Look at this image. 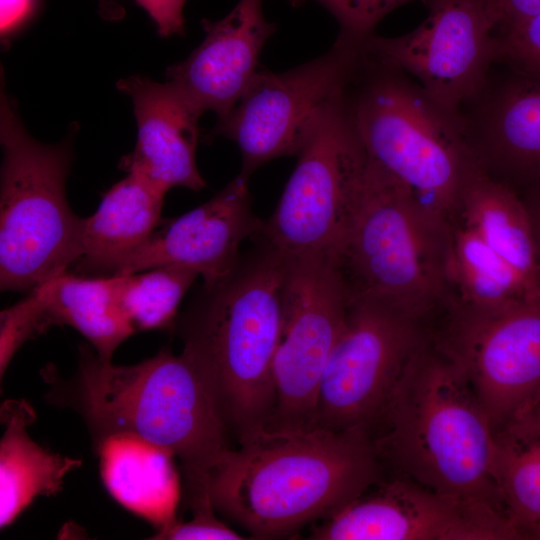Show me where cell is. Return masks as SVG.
<instances>
[{"label":"cell","instance_id":"cell-1","mask_svg":"<svg viewBox=\"0 0 540 540\" xmlns=\"http://www.w3.org/2000/svg\"><path fill=\"white\" fill-rule=\"evenodd\" d=\"M383 475L364 433L266 431L224 454L209 491L215 510L251 538L276 539L334 515Z\"/></svg>","mask_w":540,"mask_h":540},{"label":"cell","instance_id":"cell-2","mask_svg":"<svg viewBox=\"0 0 540 540\" xmlns=\"http://www.w3.org/2000/svg\"><path fill=\"white\" fill-rule=\"evenodd\" d=\"M219 283L203 287L180 322L186 354L207 382L239 444L267 431L273 363L281 341L291 256L256 236Z\"/></svg>","mask_w":540,"mask_h":540},{"label":"cell","instance_id":"cell-3","mask_svg":"<svg viewBox=\"0 0 540 540\" xmlns=\"http://www.w3.org/2000/svg\"><path fill=\"white\" fill-rule=\"evenodd\" d=\"M376 431L375 449L392 475L505 513L496 482L494 430L463 371L431 329L409 360Z\"/></svg>","mask_w":540,"mask_h":540},{"label":"cell","instance_id":"cell-4","mask_svg":"<svg viewBox=\"0 0 540 540\" xmlns=\"http://www.w3.org/2000/svg\"><path fill=\"white\" fill-rule=\"evenodd\" d=\"M76 402L101 436L135 434L181 461L191 508L212 503L210 478L230 449L227 426L191 359L162 349L132 366L113 365L81 350Z\"/></svg>","mask_w":540,"mask_h":540},{"label":"cell","instance_id":"cell-5","mask_svg":"<svg viewBox=\"0 0 540 540\" xmlns=\"http://www.w3.org/2000/svg\"><path fill=\"white\" fill-rule=\"evenodd\" d=\"M447 225L366 154L350 224L330 253L350 300H382L431 324L448 300Z\"/></svg>","mask_w":540,"mask_h":540},{"label":"cell","instance_id":"cell-6","mask_svg":"<svg viewBox=\"0 0 540 540\" xmlns=\"http://www.w3.org/2000/svg\"><path fill=\"white\" fill-rule=\"evenodd\" d=\"M358 67V66H357ZM364 77L346 107L367 156L404 184L438 220L457 214L466 166L472 157L463 115L435 101L407 74L364 44ZM348 89V88H347Z\"/></svg>","mask_w":540,"mask_h":540},{"label":"cell","instance_id":"cell-7","mask_svg":"<svg viewBox=\"0 0 540 540\" xmlns=\"http://www.w3.org/2000/svg\"><path fill=\"white\" fill-rule=\"evenodd\" d=\"M0 144V288L29 292L82 255L84 218L65 190L72 149L32 138L3 89Z\"/></svg>","mask_w":540,"mask_h":540},{"label":"cell","instance_id":"cell-8","mask_svg":"<svg viewBox=\"0 0 540 540\" xmlns=\"http://www.w3.org/2000/svg\"><path fill=\"white\" fill-rule=\"evenodd\" d=\"M432 332L463 371L496 436L539 428L540 295L493 310L448 306Z\"/></svg>","mask_w":540,"mask_h":540},{"label":"cell","instance_id":"cell-9","mask_svg":"<svg viewBox=\"0 0 540 540\" xmlns=\"http://www.w3.org/2000/svg\"><path fill=\"white\" fill-rule=\"evenodd\" d=\"M430 325L378 299L350 300L320 383L315 429L373 437Z\"/></svg>","mask_w":540,"mask_h":540},{"label":"cell","instance_id":"cell-10","mask_svg":"<svg viewBox=\"0 0 540 540\" xmlns=\"http://www.w3.org/2000/svg\"><path fill=\"white\" fill-rule=\"evenodd\" d=\"M346 92L315 121L275 211L257 234L290 256L333 252L350 224L366 153L348 117Z\"/></svg>","mask_w":540,"mask_h":540},{"label":"cell","instance_id":"cell-11","mask_svg":"<svg viewBox=\"0 0 540 540\" xmlns=\"http://www.w3.org/2000/svg\"><path fill=\"white\" fill-rule=\"evenodd\" d=\"M363 40L340 33L330 51L283 73L258 71L211 136L238 146L249 177L275 158L298 155L322 111L347 90Z\"/></svg>","mask_w":540,"mask_h":540},{"label":"cell","instance_id":"cell-12","mask_svg":"<svg viewBox=\"0 0 540 540\" xmlns=\"http://www.w3.org/2000/svg\"><path fill=\"white\" fill-rule=\"evenodd\" d=\"M349 303L329 253L291 256L283 333L273 363L275 407L267 431L315 429L320 383Z\"/></svg>","mask_w":540,"mask_h":540},{"label":"cell","instance_id":"cell-13","mask_svg":"<svg viewBox=\"0 0 540 540\" xmlns=\"http://www.w3.org/2000/svg\"><path fill=\"white\" fill-rule=\"evenodd\" d=\"M428 15L412 31L365 39L368 50L412 78L445 110L482 93L496 61L497 16L492 0H426Z\"/></svg>","mask_w":540,"mask_h":540},{"label":"cell","instance_id":"cell-14","mask_svg":"<svg viewBox=\"0 0 540 540\" xmlns=\"http://www.w3.org/2000/svg\"><path fill=\"white\" fill-rule=\"evenodd\" d=\"M314 540L522 539L489 503L438 493L399 475L383 478L334 515L312 524Z\"/></svg>","mask_w":540,"mask_h":540},{"label":"cell","instance_id":"cell-15","mask_svg":"<svg viewBox=\"0 0 540 540\" xmlns=\"http://www.w3.org/2000/svg\"><path fill=\"white\" fill-rule=\"evenodd\" d=\"M248 183L240 173L206 203L166 221L113 276L175 264L195 270L203 287L219 283L236 267L242 242L263 227L253 213Z\"/></svg>","mask_w":540,"mask_h":540},{"label":"cell","instance_id":"cell-16","mask_svg":"<svg viewBox=\"0 0 540 540\" xmlns=\"http://www.w3.org/2000/svg\"><path fill=\"white\" fill-rule=\"evenodd\" d=\"M202 43L166 71L173 84L202 113L227 115L258 72V59L275 25L262 0H239L222 19L203 20Z\"/></svg>","mask_w":540,"mask_h":540},{"label":"cell","instance_id":"cell-17","mask_svg":"<svg viewBox=\"0 0 540 540\" xmlns=\"http://www.w3.org/2000/svg\"><path fill=\"white\" fill-rule=\"evenodd\" d=\"M116 86L131 98L137 123L135 148L122 157L119 167L165 194L177 186L204 188L196 164L202 112L168 81L133 75Z\"/></svg>","mask_w":540,"mask_h":540},{"label":"cell","instance_id":"cell-18","mask_svg":"<svg viewBox=\"0 0 540 540\" xmlns=\"http://www.w3.org/2000/svg\"><path fill=\"white\" fill-rule=\"evenodd\" d=\"M466 120L476 160L520 197L540 188V75L512 70Z\"/></svg>","mask_w":540,"mask_h":540},{"label":"cell","instance_id":"cell-19","mask_svg":"<svg viewBox=\"0 0 540 540\" xmlns=\"http://www.w3.org/2000/svg\"><path fill=\"white\" fill-rule=\"evenodd\" d=\"M98 451L101 477L117 502L158 532L176 521L180 484L169 451L125 432L101 436Z\"/></svg>","mask_w":540,"mask_h":540},{"label":"cell","instance_id":"cell-20","mask_svg":"<svg viewBox=\"0 0 540 540\" xmlns=\"http://www.w3.org/2000/svg\"><path fill=\"white\" fill-rule=\"evenodd\" d=\"M165 195L131 173L114 184L96 212L84 218L83 249L76 261L77 271L113 276L156 231Z\"/></svg>","mask_w":540,"mask_h":540},{"label":"cell","instance_id":"cell-21","mask_svg":"<svg viewBox=\"0 0 540 540\" xmlns=\"http://www.w3.org/2000/svg\"><path fill=\"white\" fill-rule=\"evenodd\" d=\"M455 217L502 256L536 293L540 271L527 209L522 198L470 158Z\"/></svg>","mask_w":540,"mask_h":540},{"label":"cell","instance_id":"cell-22","mask_svg":"<svg viewBox=\"0 0 540 540\" xmlns=\"http://www.w3.org/2000/svg\"><path fill=\"white\" fill-rule=\"evenodd\" d=\"M39 331L68 325L81 333L97 356L111 361L117 347L136 331L117 298V276L81 277L67 271L35 287Z\"/></svg>","mask_w":540,"mask_h":540},{"label":"cell","instance_id":"cell-23","mask_svg":"<svg viewBox=\"0 0 540 540\" xmlns=\"http://www.w3.org/2000/svg\"><path fill=\"white\" fill-rule=\"evenodd\" d=\"M4 426L0 441V527L11 524L39 495L56 494L64 476L81 461L54 454L27 433L36 418L25 400H7L0 410Z\"/></svg>","mask_w":540,"mask_h":540},{"label":"cell","instance_id":"cell-24","mask_svg":"<svg viewBox=\"0 0 540 540\" xmlns=\"http://www.w3.org/2000/svg\"><path fill=\"white\" fill-rule=\"evenodd\" d=\"M445 281V307L493 310L540 295L458 217L447 225Z\"/></svg>","mask_w":540,"mask_h":540},{"label":"cell","instance_id":"cell-25","mask_svg":"<svg viewBox=\"0 0 540 540\" xmlns=\"http://www.w3.org/2000/svg\"><path fill=\"white\" fill-rule=\"evenodd\" d=\"M496 482L505 513L522 539L540 526V434L496 436Z\"/></svg>","mask_w":540,"mask_h":540},{"label":"cell","instance_id":"cell-26","mask_svg":"<svg viewBox=\"0 0 540 540\" xmlns=\"http://www.w3.org/2000/svg\"><path fill=\"white\" fill-rule=\"evenodd\" d=\"M198 276L195 270L175 264L117 276L119 305L135 331L167 328Z\"/></svg>","mask_w":540,"mask_h":540},{"label":"cell","instance_id":"cell-27","mask_svg":"<svg viewBox=\"0 0 540 540\" xmlns=\"http://www.w3.org/2000/svg\"><path fill=\"white\" fill-rule=\"evenodd\" d=\"M496 61L514 71L540 75V14L496 29Z\"/></svg>","mask_w":540,"mask_h":540},{"label":"cell","instance_id":"cell-28","mask_svg":"<svg viewBox=\"0 0 540 540\" xmlns=\"http://www.w3.org/2000/svg\"><path fill=\"white\" fill-rule=\"evenodd\" d=\"M338 20L341 33L357 40L370 35L375 26L397 7L414 0H316ZM426 2V0H423Z\"/></svg>","mask_w":540,"mask_h":540},{"label":"cell","instance_id":"cell-29","mask_svg":"<svg viewBox=\"0 0 540 540\" xmlns=\"http://www.w3.org/2000/svg\"><path fill=\"white\" fill-rule=\"evenodd\" d=\"M213 508L192 511L193 518L188 522H173L166 529L158 532L155 539L172 540H239L246 539L221 522L214 514Z\"/></svg>","mask_w":540,"mask_h":540},{"label":"cell","instance_id":"cell-30","mask_svg":"<svg viewBox=\"0 0 540 540\" xmlns=\"http://www.w3.org/2000/svg\"><path fill=\"white\" fill-rule=\"evenodd\" d=\"M150 16L158 34L168 37L184 30L183 7L186 0H135Z\"/></svg>","mask_w":540,"mask_h":540},{"label":"cell","instance_id":"cell-31","mask_svg":"<svg viewBox=\"0 0 540 540\" xmlns=\"http://www.w3.org/2000/svg\"><path fill=\"white\" fill-rule=\"evenodd\" d=\"M497 29L521 23L540 14V0H492Z\"/></svg>","mask_w":540,"mask_h":540},{"label":"cell","instance_id":"cell-32","mask_svg":"<svg viewBox=\"0 0 540 540\" xmlns=\"http://www.w3.org/2000/svg\"><path fill=\"white\" fill-rule=\"evenodd\" d=\"M34 0H1V37L6 39L28 19Z\"/></svg>","mask_w":540,"mask_h":540},{"label":"cell","instance_id":"cell-33","mask_svg":"<svg viewBox=\"0 0 540 540\" xmlns=\"http://www.w3.org/2000/svg\"><path fill=\"white\" fill-rule=\"evenodd\" d=\"M527 209L540 271V188L521 197Z\"/></svg>","mask_w":540,"mask_h":540},{"label":"cell","instance_id":"cell-34","mask_svg":"<svg viewBox=\"0 0 540 540\" xmlns=\"http://www.w3.org/2000/svg\"><path fill=\"white\" fill-rule=\"evenodd\" d=\"M100 2V8L102 13L106 14L108 19L117 18L118 15L122 13V10L118 9V6L115 5L111 0H98Z\"/></svg>","mask_w":540,"mask_h":540},{"label":"cell","instance_id":"cell-35","mask_svg":"<svg viewBox=\"0 0 540 540\" xmlns=\"http://www.w3.org/2000/svg\"><path fill=\"white\" fill-rule=\"evenodd\" d=\"M532 539H540V526L534 531Z\"/></svg>","mask_w":540,"mask_h":540},{"label":"cell","instance_id":"cell-36","mask_svg":"<svg viewBox=\"0 0 540 540\" xmlns=\"http://www.w3.org/2000/svg\"><path fill=\"white\" fill-rule=\"evenodd\" d=\"M539 425H540V411H539Z\"/></svg>","mask_w":540,"mask_h":540}]
</instances>
